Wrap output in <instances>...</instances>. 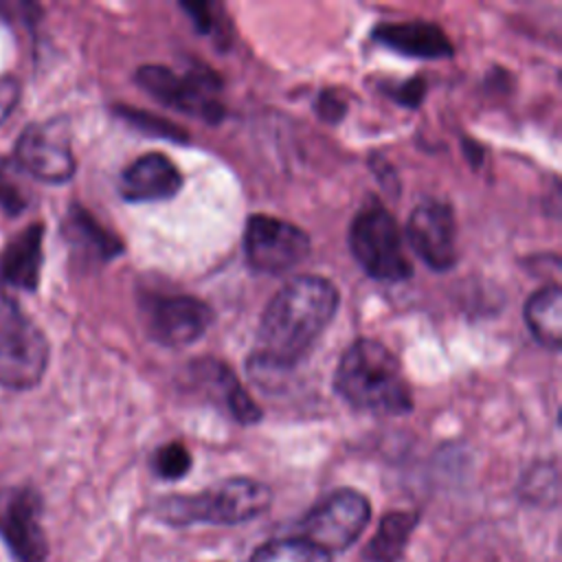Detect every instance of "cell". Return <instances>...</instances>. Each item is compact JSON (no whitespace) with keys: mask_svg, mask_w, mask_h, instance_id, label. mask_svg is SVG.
<instances>
[{"mask_svg":"<svg viewBox=\"0 0 562 562\" xmlns=\"http://www.w3.org/2000/svg\"><path fill=\"white\" fill-rule=\"evenodd\" d=\"M371 37L378 44L386 46L389 50H395L406 57L446 59V57H452L454 53V46L443 33V29L437 26L435 22H424V20L384 22L373 29Z\"/></svg>","mask_w":562,"mask_h":562,"instance_id":"obj_15","label":"cell"},{"mask_svg":"<svg viewBox=\"0 0 562 562\" xmlns=\"http://www.w3.org/2000/svg\"><path fill=\"white\" fill-rule=\"evenodd\" d=\"M151 468L160 479L176 481L182 479L191 468V454L180 441L160 446L151 457Z\"/></svg>","mask_w":562,"mask_h":562,"instance_id":"obj_22","label":"cell"},{"mask_svg":"<svg viewBox=\"0 0 562 562\" xmlns=\"http://www.w3.org/2000/svg\"><path fill=\"white\" fill-rule=\"evenodd\" d=\"M248 562H331V555L301 536H290L263 542Z\"/></svg>","mask_w":562,"mask_h":562,"instance_id":"obj_20","label":"cell"},{"mask_svg":"<svg viewBox=\"0 0 562 562\" xmlns=\"http://www.w3.org/2000/svg\"><path fill=\"white\" fill-rule=\"evenodd\" d=\"M182 189L178 167L158 151L143 154L130 162L119 176V193L127 202L169 200Z\"/></svg>","mask_w":562,"mask_h":562,"instance_id":"obj_13","label":"cell"},{"mask_svg":"<svg viewBox=\"0 0 562 562\" xmlns=\"http://www.w3.org/2000/svg\"><path fill=\"white\" fill-rule=\"evenodd\" d=\"M338 305V288L325 277L299 274L283 283L259 318L250 373L263 382L292 371L329 327Z\"/></svg>","mask_w":562,"mask_h":562,"instance_id":"obj_1","label":"cell"},{"mask_svg":"<svg viewBox=\"0 0 562 562\" xmlns=\"http://www.w3.org/2000/svg\"><path fill=\"white\" fill-rule=\"evenodd\" d=\"M270 501L272 492L261 481L233 476L198 494L167 496L156 505V512L160 520L171 525H237L263 514L270 507Z\"/></svg>","mask_w":562,"mask_h":562,"instance_id":"obj_3","label":"cell"},{"mask_svg":"<svg viewBox=\"0 0 562 562\" xmlns=\"http://www.w3.org/2000/svg\"><path fill=\"white\" fill-rule=\"evenodd\" d=\"M24 178L11 156L0 158V209L11 217L22 215L31 204V191Z\"/></svg>","mask_w":562,"mask_h":562,"instance_id":"obj_21","label":"cell"},{"mask_svg":"<svg viewBox=\"0 0 562 562\" xmlns=\"http://www.w3.org/2000/svg\"><path fill=\"white\" fill-rule=\"evenodd\" d=\"M134 79L156 101L189 116H200L206 123H217L224 116V105L215 99L220 77L209 68H191L184 75H178L167 66L147 64L136 70Z\"/></svg>","mask_w":562,"mask_h":562,"instance_id":"obj_6","label":"cell"},{"mask_svg":"<svg viewBox=\"0 0 562 562\" xmlns=\"http://www.w3.org/2000/svg\"><path fill=\"white\" fill-rule=\"evenodd\" d=\"M406 239L430 270H450L457 263V224L450 204L435 198L422 200L408 217Z\"/></svg>","mask_w":562,"mask_h":562,"instance_id":"obj_12","label":"cell"},{"mask_svg":"<svg viewBox=\"0 0 562 562\" xmlns=\"http://www.w3.org/2000/svg\"><path fill=\"white\" fill-rule=\"evenodd\" d=\"M40 516L37 490L31 485L0 490V536L15 562H46L48 542Z\"/></svg>","mask_w":562,"mask_h":562,"instance_id":"obj_10","label":"cell"},{"mask_svg":"<svg viewBox=\"0 0 562 562\" xmlns=\"http://www.w3.org/2000/svg\"><path fill=\"white\" fill-rule=\"evenodd\" d=\"M61 233L70 248L90 263H105L123 252L121 239L105 231L88 209L81 204H70L66 220L61 224Z\"/></svg>","mask_w":562,"mask_h":562,"instance_id":"obj_17","label":"cell"},{"mask_svg":"<svg viewBox=\"0 0 562 562\" xmlns=\"http://www.w3.org/2000/svg\"><path fill=\"white\" fill-rule=\"evenodd\" d=\"M116 114L121 119H125L130 125H134L136 130H140V132H147V134H154V136H160V138H171V140H178V143L187 140V132L184 130L176 127L173 123H169L165 119H158L156 114H149V112H143V110H134L130 105H119Z\"/></svg>","mask_w":562,"mask_h":562,"instance_id":"obj_23","label":"cell"},{"mask_svg":"<svg viewBox=\"0 0 562 562\" xmlns=\"http://www.w3.org/2000/svg\"><path fill=\"white\" fill-rule=\"evenodd\" d=\"M417 512L395 509L384 514L380 527L364 547V558L369 562H400L408 544V538L417 527Z\"/></svg>","mask_w":562,"mask_h":562,"instance_id":"obj_19","label":"cell"},{"mask_svg":"<svg viewBox=\"0 0 562 562\" xmlns=\"http://www.w3.org/2000/svg\"><path fill=\"white\" fill-rule=\"evenodd\" d=\"M145 329L162 347H187L202 338L213 321V310L195 296H151L143 305Z\"/></svg>","mask_w":562,"mask_h":562,"instance_id":"obj_11","label":"cell"},{"mask_svg":"<svg viewBox=\"0 0 562 562\" xmlns=\"http://www.w3.org/2000/svg\"><path fill=\"white\" fill-rule=\"evenodd\" d=\"M22 83L15 75H0V125L9 121L20 103Z\"/></svg>","mask_w":562,"mask_h":562,"instance_id":"obj_24","label":"cell"},{"mask_svg":"<svg viewBox=\"0 0 562 562\" xmlns=\"http://www.w3.org/2000/svg\"><path fill=\"white\" fill-rule=\"evenodd\" d=\"M371 505L364 494L342 487L312 507L299 525L301 538L310 540L325 553H340L351 547L364 531Z\"/></svg>","mask_w":562,"mask_h":562,"instance_id":"obj_8","label":"cell"},{"mask_svg":"<svg viewBox=\"0 0 562 562\" xmlns=\"http://www.w3.org/2000/svg\"><path fill=\"white\" fill-rule=\"evenodd\" d=\"M334 389L358 411L404 415L413 408V393L397 356L373 338H358L345 349Z\"/></svg>","mask_w":562,"mask_h":562,"instance_id":"obj_2","label":"cell"},{"mask_svg":"<svg viewBox=\"0 0 562 562\" xmlns=\"http://www.w3.org/2000/svg\"><path fill=\"white\" fill-rule=\"evenodd\" d=\"M424 92H426V81L422 77H413L404 83H400L397 88H391L389 94L400 103V105H406V108H417L424 99Z\"/></svg>","mask_w":562,"mask_h":562,"instance_id":"obj_25","label":"cell"},{"mask_svg":"<svg viewBox=\"0 0 562 562\" xmlns=\"http://www.w3.org/2000/svg\"><path fill=\"white\" fill-rule=\"evenodd\" d=\"M314 110L318 112V116L323 121H329V123H336L345 116L347 112V103L334 92V90H323L314 103Z\"/></svg>","mask_w":562,"mask_h":562,"instance_id":"obj_26","label":"cell"},{"mask_svg":"<svg viewBox=\"0 0 562 562\" xmlns=\"http://www.w3.org/2000/svg\"><path fill=\"white\" fill-rule=\"evenodd\" d=\"M349 250L358 266L375 281L397 283L413 274L404 255V239L395 217L371 198L349 224Z\"/></svg>","mask_w":562,"mask_h":562,"instance_id":"obj_5","label":"cell"},{"mask_svg":"<svg viewBox=\"0 0 562 562\" xmlns=\"http://www.w3.org/2000/svg\"><path fill=\"white\" fill-rule=\"evenodd\" d=\"M191 382L200 389H204L211 400L222 402L226 413L239 422V424H257L261 419L259 406L252 402V397L241 389L237 375L231 371V367L204 358L189 364Z\"/></svg>","mask_w":562,"mask_h":562,"instance_id":"obj_16","label":"cell"},{"mask_svg":"<svg viewBox=\"0 0 562 562\" xmlns=\"http://www.w3.org/2000/svg\"><path fill=\"white\" fill-rule=\"evenodd\" d=\"M50 360V345L40 325L0 288V386L35 389Z\"/></svg>","mask_w":562,"mask_h":562,"instance_id":"obj_4","label":"cell"},{"mask_svg":"<svg viewBox=\"0 0 562 562\" xmlns=\"http://www.w3.org/2000/svg\"><path fill=\"white\" fill-rule=\"evenodd\" d=\"M44 266V224L31 222L26 228L11 235L0 248V283L35 292Z\"/></svg>","mask_w":562,"mask_h":562,"instance_id":"obj_14","label":"cell"},{"mask_svg":"<svg viewBox=\"0 0 562 562\" xmlns=\"http://www.w3.org/2000/svg\"><path fill=\"white\" fill-rule=\"evenodd\" d=\"M525 323L531 336L547 349L562 345V292L558 283L538 288L525 303Z\"/></svg>","mask_w":562,"mask_h":562,"instance_id":"obj_18","label":"cell"},{"mask_svg":"<svg viewBox=\"0 0 562 562\" xmlns=\"http://www.w3.org/2000/svg\"><path fill=\"white\" fill-rule=\"evenodd\" d=\"M310 235L292 222L272 215H250L244 226V255L248 266L263 274H283L307 259Z\"/></svg>","mask_w":562,"mask_h":562,"instance_id":"obj_9","label":"cell"},{"mask_svg":"<svg viewBox=\"0 0 562 562\" xmlns=\"http://www.w3.org/2000/svg\"><path fill=\"white\" fill-rule=\"evenodd\" d=\"M11 158L24 176L46 184H64L77 171L70 132L59 119L26 125L15 138Z\"/></svg>","mask_w":562,"mask_h":562,"instance_id":"obj_7","label":"cell"}]
</instances>
